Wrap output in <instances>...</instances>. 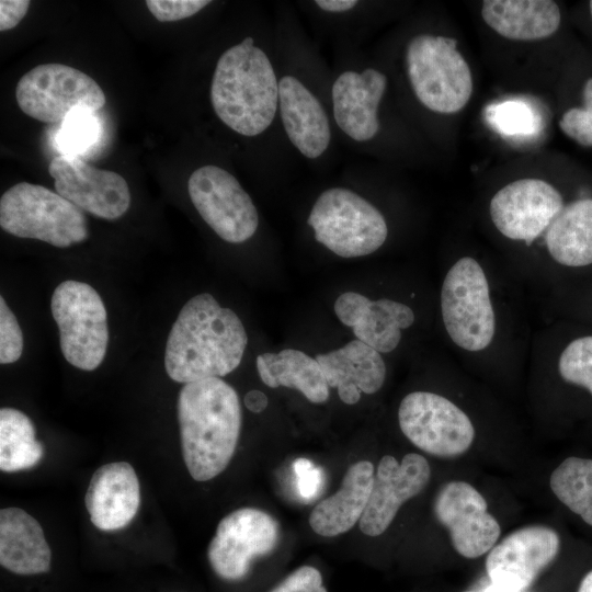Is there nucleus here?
<instances>
[{
    "instance_id": "1",
    "label": "nucleus",
    "mask_w": 592,
    "mask_h": 592,
    "mask_svg": "<svg viewBox=\"0 0 592 592\" xmlns=\"http://www.w3.org/2000/svg\"><path fill=\"white\" fill-rule=\"evenodd\" d=\"M248 335L237 314L208 293L192 297L180 310L166 345L164 367L178 383L220 378L243 357Z\"/></svg>"
},
{
    "instance_id": "2",
    "label": "nucleus",
    "mask_w": 592,
    "mask_h": 592,
    "mask_svg": "<svg viewBox=\"0 0 592 592\" xmlns=\"http://www.w3.org/2000/svg\"><path fill=\"white\" fill-rule=\"evenodd\" d=\"M183 460L191 477L207 481L230 463L241 430L237 391L220 378L184 384L178 397Z\"/></svg>"
},
{
    "instance_id": "3",
    "label": "nucleus",
    "mask_w": 592,
    "mask_h": 592,
    "mask_svg": "<svg viewBox=\"0 0 592 592\" xmlns=\"http://www.w3.org/2000/svg\"><path fill=\"white\" fill-rule=\"evenodd\" d=\"M218 118L242 136H257L272 124L278 82L267 55L252 37L228 48L218 59L210 86Z\"/></svg>"
},
{
    "instance_id": "4",
    "label": "nucleus",
    "mask_w": 592,
    "mask_h": 592,
    "mask_svg": "<svg viewBox=\"0 0 592 592\" xmlns=\"http://www.w3.org/2000/svg\"><path fill=\"white\" fill-rule=\"evenodd\" d=\"M0 226L19 238L37 239L66 248L88 238V221L82 209L57 192L20 182L0 198Z\"/></svg>"
},
{
    "instance_id": "5",
    "label": "nucleus",
    "mask_w": 592,
    "mask_h": 592,
    "mask_svg": "<svg viewBox=\"0 0 592 592\" xmlns=\"http://www.w3.org/2000/svg\"><path fill=\"white\" fill-rule=\"evenodd\" d=\"M456 44L451 37L420 34L407 46L411 88L417 99L436 113L459 112L473 93L471 71Z\"/></svg>"
},
{
    "instance_id": "6",
    "label": "nucleus",
    "mask_w": 592,
    "mask_h": 592,
    "mask_svg": "<svg viewBox=\"0 0 592 592\" xmlns=\"http://www.w3.org/2000/svg\"><path fill=\"white\" fill-rule=\"evenodd\" d=\"M307 224L315 239L342 258H358L378 250L387 239L383 214L368 201L343 187L323 191Z\"/></svg>"
},
{
    "instance_id": "7",
    "label": "nucleus",
    "mask_w": 592,
    "mask_h": 592,
    "mask_svg": "<svg viewBox=\"0 0 592 592\" xmlns=\"http://www.w3.org/2000/svg\"><path fill=\"white\" fill-rule=\"evenodd\" d=\"M441 312L452 341L469 352L488 348L496 334V314L488 278L470 257L457 260L441 289Z\"/></svg>"
},
{
    "instance_id": "8",
    "label": "nucleus",
    "mask_w": 592,
    "mask_h": 592,
    "mask_svg": "<svg viewBox=\"0 0 592 592\" xmlns=\"http://www.w3.org/2000/svg\"><path fill=\"white\" fill-rule=\"evenodd\" d=\"M50 309L65 358L77 368L95 369L109 342L106 309L98 292L87 283L65 281L55 288Z\"/></svg>"
},
{
    "instance_id": "9",
    "label": "nucleus",
    "mask_w": 592,
    "mask_h": 592,
    "mask_svg": "<svg viewBox=\"0 0 592 592\" xmlns=\"http://www.w3.org/2000/svg\"><path fill=\"white\" fill-rule=\"evenodd\" d=\"M19 107L44 123L65 121L79 110L96 112L106 101L99 83L62 64H43L23 75L15 88Z\"/></svg>"
},
{
    "instance_id": "10",
    "label": "nucleus",
    "mask_w": 592,
    "mask_h": 592,
    "mask_svg": "<svg viewBox=\"0 0 592 592\" xmlns=\"http://www.w3.org/2000/svg\"><path fill=\"white\" fill-rule=\"evenodd\" d=\"M403 435L432 456L453 458L465 454L475 441V426L467 413L446 397L431 391H413L398 409Z\"/></svg>"
},
{
    "instance_id": "11",
    "label": "nucleus",
    "mask_w": 592,
    "mask_h": 592,
    "mask_svg": "<svg viewBox=\"0 0 592 592\" xmlns=\"http://www.w3.org/2000/svg\"><path fill=\"white\" fill-rule=\"evenodd\" d=\"M190 198L204 221L225 241L241 243L259 225L258 210L238 180L217 166H203L187 181Z\"/></svg>"
},
{
    "instance_id": "12",
    "label": "nucleus",
    "mask_w": 592,
    "mask_h": 592,
    "mask_svg": "<svg viewBox=\"0 0 592 592\" xmlns=\"http://www.w3.org/2000/svg\"><path fill=\"white\" fill-rule=\"evenodd\" d=\"M280 539L277 521L269 513L241 508L220 520L207 548L213 571L226 581L243 579L252 560L274 550Z\"/></svg>"
},
{
    "instance_id": "13",
    "label": "nucleus",
    "mask_w": 592,
    "mask_h": 592,
    "mask_svg": "<svg viewBox=\"0 0 592 592\" xmlns=\"http://www.w3.org/2000/svg\"><path fill=\"white\" fill-rule=\"evenodd\" d=\"M556 187L542 179H520L501 187L491 198L490 217L504 237L531 244L545 234L563 208Z\"/></svg>"
},
{
    "instance_id": "14",
    "label": "nucleus",
    "mask_w": 592,
    "mask_h": 592,
    "mask_svg": "<svg viewBox=\"0 0 592 592\" xmlns=\"http://www.w3.org/2000/svg\"><path fill=\"white\" fill-rule=\"evenodd\" d=\"M433 510L460 556L478 558L498 543L500 524L489 513L483 496L470 483L460 480L445 483L435 497Z\"/></svg>"
},
{
    "instance_id": "15",
    "label": "nucleus",
    "mask_w": 592,
    "mask_h": 592,
    "mask_svg": "<svg viewBox=\"0 0 592 592\" xmlns=\"http://www.w3.org/2000/svg\"><path fill=\"white\" fill-rule=\"evenodd\" d=\"M48 173L59 195L96 217L116 219L129 207L130 192L126 180L114 171L89 164L77 155L55 157Z\"/></svg>"
},
{
    "instance_id": "16",
    "label": "nucleus",
    "mask_w": 592,
    "mask_h": 592,
    "mask_svg": "<svg viewBox=\"0 0 592 592\" xmlns=\"http://www.w3.org/2000/svg\"><path fill=\"white\" fill-rule=\"evenodd\" d=\"M558 533L545 525L521 527L497 543L486 558L491 584L514 591L527 590L557 557Z\"/></svg>"
},
{
    "instance_id": "17",
    "label": "nucleus",
    "mask_w": 592,
    "mask_h": 592,
    "mask_svg": "<svg viewBox=\"0 0 592 592\" xmlns=\"http://www.w3.org/2000/svg\"><path fill=\"white\" fill-rule=\"evenodd\" d=\"M431 467L425 457L409 453L398 462L391 455L380 458L366 509L358 522L363 534L376 537L392 523L401 505L428 486Z\"/></svg>"
},
{
    "instance_id": "18",
    "label": "nucleus",
    "mask_w": 592,
    "mask_h": 592,
    "mask_svg": "<svg viewBox=\"0 0 592 592\" xmlns=\"http://www.w3.org/2000/svg\"><path fill=\"white\" fill-rule=\"evenodd\" d=\"M339 320L351 327L355 338L377 352L394 351L401 340V330L414 322L413 310L403 303L380 298L371 300L356 292L341 294L334 301Z\"/></svg>"
},
{
    "instance_id": "19",
    "label": "nucleus",
    "mask_w": 592,
    "mask_h": 592,
    "mask_svg": "<svg viewBox=\"0 0 592 592\" xmlns=\"http://www.w3.org/2000/svg\"><path fill=\"white\" fill-rule=\"evenodd\" d=\"M387 86L386 76L366 68L344 71L331 89L333 116L338 127L356 141H367L379 129L378 105Z\"/></svg>"
},
{
    "instance_id": "20",
    "label": "nucleus",
    "mask_w": 592,
    "mask_h": 592,
    "mask_svg": "<svg viewBox=\"0 0 592 592\" xmlns=\"http://www.w3.org/2000/svg\"><path fill=\"white\" fill-rule=\"evenodd\" d=\"M84 504L99 530L111 532L126 527L140 504V487L133 466L115 462L99 467L91 477Z\"/></svg>"
},
{
    "instance_id": "21",
    "label": "nucleus",
    "mask_w": 592,
    "mask_h": 592,
    "mask_svg": "<svg viewBox=\"0 0 592 592\" xmlns=\"http://www.w3.org/2000/svg\"><path fill=\"white\" fill-rule=\"evenodd\" d=\"M278 106L291 143L306 158L320 157L330 144L331 130L319 100L296 77L287 75L278 81Z\"/></svg>"
},
{
    "instance_id": "22",
    "label": "nucleus",
    "mask_w": 592,
    "mask_h": 592,
    "mask_svg": "<svg viewBox=\"0 0 592 592\" xmlns=\"http://www.w3.org/2000/svg\"><path fill=\"white\" fill-rule=\"evenodd\" d=\"M327 384L337 388L346 405L361 399V392H377L386 379V365L379 352L355 339L337 350L316 355Z\"/></svg>"
},
{
    "instance_id": "23",
    "label": "nucleus",
    "mask_w": 592,
    "mask_h": 592,
    "mask_svg": "<svg viewBox=\"0 0 592 592\" xmlns=\"http://www.w3.org/2000/svg\"><path fill=\"white\" fill-rule=\"evenodd\" d=\"M374 476V466L368 460L351 465L339 490L311 511L309 525L312 531L323 537H334L360 522L371 497Z\"/></svg>"
},
{
    "instance_id": "24",
    "label": "nucleus",
    "mask_w": 592,
    "mask_h": 592,
    "mask_svg": "<svg viewBox=\"0 0 592 592\" xmlns=\"http://www.w3.org/2000/svg\"><path fill=\"white\" fill-rule=\"evenodd\" d=\"M50 547L41 524L15 506L0 511V563L22 576L49 571Z\"/></svg>"
},
{
    "instance_id": "25",
    "label": "nucleus",
    "mask_w": 592,
    "mask_h": 592,
    "mask_svg": "<svg viewBox=\"0 0 592 592\" xmlns=\"http://www.w3.org/2000/svg\"><path fill=\"white\" fill-rule=\"evenodd\" d=\"M483 21L499 35L512 41H537L553 35L561 21L551 0H485Z\"/></svg>"
},
{
    "instance_id": "26",
    "label": "nucleus",
    "mask_w": 592,
    "mask_h": 592,
    "mask_svg": "<svg viewBox=\"0 0 592 592\" xmlns=\"http://www.w3.org/2000/svg\"><path fill=\"white\" fill-rule=\"evenodd\" d=\"M545 243L549 255L563 266L592 264V198L565 205L545 232Z\"/></svg>"
},
{
    "instance_id": "27",
    "label": "nucleus",
    "mask_w": 592,
    "mask_h": 592,
    "mask_svg": "<svg viewBox=\"0 0 592 592\" xmlns=\"http://www.w3.org/2000/svg\"><path fill=\"white\" fill-rule=\"evenodd\" d=\"M257 369L261 380L271 388L296 389L314 403H322L329 398V386L318 361L303 351L284 349L260 354Z\"/></svg>"
},
{
    "instance_id": "28",
    "label": "nucleus",
    "mask_w": 592,
    "mask_h": 592,
    "mask_svg": "<svg viewBox=\"0 0 592 592\" xmlns=\"http://www.w3.org/2000/svg\"><path fill=\"white\" fill-rule=\"evenodd\" d=\"M44 455L31 419L14 408L0 410V469L14 473L34 467Z\"/></svg>"
},
{
    "instance_id": "29",
    "label": "nucleus",
    "mask_w": 592,
    "mask_h": 592,
    "mask_svg": "<svg viewBox=\"0 0 592 592\" xmlns=\"http://www.w3.org/2000/svg\"><path fill=\"white\" fill-rule=\"evenodd\" d=\"M549 486L563 505L592 526V459L567 457L553 470Z\"/></svg>"
},
{
    "instance_id": "30",
    "label": "nucleus",
    "mask_w": 592,
    "mask_h": 592,
    "mask_svg": "<svg viewBox=\"0 0 592 592\" xmlns=\"http://www.w3.org/2000/svg\"><path fill=\"white\" fill-rule=\"evenodd\" d=\"M558 372L565 382L583 387L592 395V335L577 338L563 349Z\"/></svg>"
},
{
    "instance_id": "31",
    "label": "nucleus",
    "mask_w": 592,
    "mask_h": 592,
    "mask_svg": "<svg viewBox=\"0 0 592 592\" xmlns=\"http://www.w3.org/2000/svg\"><path fill=\"white\" fill-rule=\"evenodd\" d=\"M99 133V119L94 112L79 110L62 122L57 143L65 152L62 155L79 156L96 141Z\"/></svg>"
},
{
    "instance_id": "32",
    "label": "nucleus",
    "mask_w": 592,
    "mask_h": 592,
    "mask_svg": "<svg viewBox=\"0 0 592 592\" xmlns=\"http://www.w3.org/2000/svg\"><path fill=\"white\" fill-rule=\"evenodd\" d=\"M583 101L582 107H572L562 114L559 127L578 144L592 147V78L584 83Z\"/></svg>"
},
{
    "instance_id": "33",
    "label": "nucleus",
    "mask_w": 592,
    "mask_h": 592,
    "mask_svg": "<svg viewBox=\"0 0 592 592\" xmlns=\"http://www.w3.org/2000/svg\"><path fill=\"white\" fill-rule=\"evenodd\" d=\"M23 351V334L19 322L0 297V363L10 364L18 361Z\"/></svg>"
},
{
    "instance_id": "34",
    "label": "nucleus",
    "mask_w": 592,
    "mask_h": 592,
    "mask_svg": "<svg viewBox=\"0 0 592 592\" xmlns=\"http://www.w3.org/2000/svg\"><path fill=\"white\" fill-rule=\"evenodd\" d=\"M207 0H147L150 13L160 22L190 18L209 4Z\"/></svg>"
},
{
    "instance_id": "35",
    "label": "nucleus",
    "mask_w": 592,
    "mask_h": 592,
    "mask_svg": "<svg viewBox=\"0 0 592 592\" xmlns=\"http://www.w3.org/2000/svg\"><path fill=\"white\" fill-rule=\"evenodd\" d=\"M269 592H328L321 572L312 566H301L288 573Z\"/></svg>"
},
{
    "instance_id": "36",
    "label": "nucleus",
    "mask_w": 592,
    "mask_h": 592,
    "mask_svg": "<svg viewBox=\"0 0 592 592\" xmlns=\"http://www.w3.org/2000/svg\"><path fill=\"white\" fill-rule=\"evenodd\" d=\"M296 487L300 497L307 501L314 499L322 488L323 473L307 458H297L293 465Z\"/></svg>"
},
{
    "instance_id": "37",
    "label": "nucleus",
    "mask_w": 592,
    "mask_h": 592,
    "mask_svg": "<svg viewBox=\"0 0 592 592\" xmlns=\"http://www.w3.org/2000/svg\"><path fill=\"white\" fill-rule=\"evenodd\" d=\"M31 2L29 0L0 1V31L15 27L26 14Z\"/></svg>"
},
{
    "instance_id": "38",
    "label": "nucleus",
    "mask_w": 592,
    "mask_h": 592,
    "mask_svg": "<svg viewBox=\"0 0 592 592\" xmlns=\"http://www.w3.org/2000/svg\"><path fill=\"white\" fill-rule=\"evenodd\" d=\"M243 403L248 410L260 413L267 407L269 399L264 392L253 389L244 395Z\"/></svg>"
},
{
    "instance_id": "39",
    "label": "nucleus",
    "mask_w": 592,
    "mask_h": 592,
    "mask_svg": "<svg viewBox=\"0 0 592 592\" xmlns=\"http://www.w3.org/2000/svg\"><path fill=\"white\" fill-rule=\"evenodd\" d=\"M316 4L328 12H344L357 4L355 0H317Z\"/></svg>"
},
{
    "instance_id": "40",
    "label": "nucleus",
    "mask_w": 592,
    "mask_h": 592,
    "mask_svg": "<svg viewBox=\"0 0 592 592\" xmlns=\"http://www.w3.org/2000/svg\"><path fill=\"white\" fill-rule=\"evenodd\" d=\"M577 592H592V570L582 578Z\"/></svg>"
},
{
    "instance_id": "41",
    "label": "nucleus",
    "mask_w": 592,
    "mask_h": 592,
    "mask_svg": "<svg viewBox=\"0 0 592 592\" xmlns=\"http://www.w3.org/2000/svg\"><path fill=\"white\" fill-rule=\"evenodd\" d=\"M483 592H523V591H514V590L504 589V588H500V587L491 584L488 588H486Z\"/></svg>"
},
{
    "instance_id": "42",
    "label": "nucleus",
    "mask_w": 592,
    "mask_h": 592,
    "mask_svg": "<svg viewBox=\"0 0 592 592\" xmlns=\"http://www.w3.org/2000/svg\"><path fill=\"white\" fill-rule=\"evenodd\" d=\"M589 7H590L591 15H592V1L589 2Z\"/></svg>"
},
{
    "instance_id": "43",
    "label": "nucleus",
    "mask_w": 592,
    "mask_h": 592,
    "mask_svg": "<svg viewBox=\"0 0 592 592\" xmlns=\"http://www.w3.org/2000/svg\"><path fill=\"white\" fill-rule=\"evenodd\" d=\"M463 592H476V591H470V590H467V591H463Z\"/></svg>"
}]
</instances>
